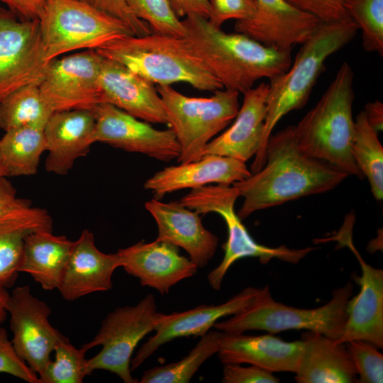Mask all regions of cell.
<instances>
[{
  "label": "cell",
  "mask_w": 383,
  "mask_h": 383,
  "mask_svg": "<svg viewBox=\"0 0 383 383\" xmlns=\"http://www.w3.org/2000/svg\"><path fill=\"white\" fill-rule=\"evenodd\" d=\"M348 176L325 162L304 155L296 143L294 126L287 127L268 138L264 166L233 184L243 198L237 214L244 220L257 211L328 192Z\"/></svg>",
  "instance_id": "6da1fadb"
},
{
  "label": "cell",
  "mask_w": 383,
  "mask_h": 383,
  "mask_svg": "<svg viewBox=\"0 0 383 383\" xmlns=\"http://www.w3.org/2000/svg\"><path fill=\"white\" fill-rule=\"evenodd\" d=\"M182 21L184 38L224 89L243 94L257 80L270 79L292 65L289 50L266 46L243 33H227L197 15Z\"/></svg>",
  "instance_id": "7a4b0ae2"
},
{
  "label": "cell",
  "mask_w": 383,
  "mask_h": 383,
  "mask_svg": "<svg viewBox=\"0 0 383 383\" xmlns=\"http://www.w3.org/2000/svg\"><path fill=\"white\" fill-rule=\"evenodd\" d=\"M357 30L352 18L322 22L301 44L289 70L270 79L262 140L250 166L252 174L265 165L267 140L276 125L288 113L305 106L327 59L349 43Z\"/></svg>",
  "instance_id": "3957f363"
},
{
  "label": "cell",
  "mask_w": 383,
  "mask_h": 383,
  "mask_svg": "<svg viewBox=\"0 0 383 383\" xmlns=\"http://www.w3.org/2000/svg\"><path fill=\"white\" fill-rule=\"evenodd\" d=\"M354 72L344 62L318 102L294 126L299 149L348 175L364 177L353 157Z\"/></svg>",
  "instance_id": "277c9868"
},
{
  "label": "cell",
  "mask_w": 383,
  "mask_h": 383,
  "mask_svg": "<svg viewBox=\"0 0 383 383\" xmlns=\"http://www.w3.org/2000/svg\"><path fill=\"white\" fill-rule=\"evenodd\" d=\"M95 50L157 86L182 82L201 91L223 89L185 38L153 33L128 35Z\"/></svg>",
  "instance_id": "5b68a950"
},
{
  "label": "cell",
  "mask_w": 383,
  "mask_h": 383,
  "mask_svg": "<svg viewBox=\"0 0 383 383\" xmlns=\"http://www.w3.org/2000/svg\"><path fill=\"white\" fill-rule=\"evenodd\" d=\"M353 284L348 282L334 289L332 299L315 309H299L276 301L268 286L246 307L232 317L217 321L213 328L228 333L247 331H265L272 334L287 330H306L338 339L343 332L348 318V308L353 294Z\"/></svg>",
  "instance_id": "8992f818"
},
{
  "label": "cell",
  "mask_w": 383,
  "mask_h": 383,
  "mask_svg": "<svg viewBox=\"0 0 383 383\" xmlns=\"http://www.w3.org/2000/svg\"><path fill=\"white\" fill-rule=\"evenodd\" d=\"M44 59L134 35L121 19L79 0H45L38 18Z\"/></svg>",
  "instance_id": "52a82bcc"
},
{
  "label": "cell",
  "mask_w": 383,
  "mask_h": 383,
  "mask_svg": "<svg viewBox=\"0 0 383 383\" xmlns=\"http://www.w3.org/2000/svg\"><path fill=\"white\" fill-rule=\"evenodd\" d=\"M238 197V192L233 184H208L192 189L179 200L184 206L199 214L216 213L220 215L226 224L228 239L223 245V258L207 277L209 284L215 290L220 289L229 268L241 258L256 257L262 264L276 258L295 264L316 249L311 247L292 249L284 245L270 248L257 243L235 211L234 206Z\"/></svg>",
  "instance_id": "ba28073f"
},
{
  "label": "cell",
  "mask_w": 383,
  "mask_h": 383,
  "mask_svg": "<svg viewBox=\"0 0 383 383\" xmlns=\"http://www.w3.org/2000/svg\"><path fill=\"white\" fill-rule=\"evenodd\" d=\"M157 90L180 146L179 163L199 160L206 144L235 119L240 109V93L224 88L209 97L187 96L171 86H157Z\"/></svg>",
  "instance_id": "9c48e42d"
},
{
  "label": "cell",
  "mask_w": 383,
  "mask_h": 383,
  "mask_svg": "<svg viewBox=\"0 0 383 383\" xmlns=\"http://www.w3.org/2000/svg\"><path fill=\"white\" fill-rule=\"evenodd\" d=\"M162 316L151 294L134 306L118 307L109 313L95 337L80 348L87 352L101 346L99 353L87 359V374L104 370L116 374L125 383L138 382L131 375L132 355L139 342L155 331Z\"/></svg>",
  "instance_id": "30bf717a"
},
{
  "label": "cell",
  "mask_w": 383,
  "mask_h": 383,
  "mask_svg": "<svg viewBox=\"0 0 383 383\" xmlns=\"http://www.w3.org/2000/svg\"><path fill=\"white\" fill-rule=\"evenodd\" d=\"M49 62L44 59L38 19L21 20L0 7V102L24 86L40 85Z\"/></svg>",
  "instance_id": "8fae6325"
},
{
  "label": "cell",
  "mask_w": 383,
  "mask_h": 383,
  "mask_svg": "<svg viewBox=\"0 0 383 383\" xmlns=\"http://www.w3.org/2000/svg\"><path fill=\"white\" fill-rule=\"evenodd\" d=\"M6 309L10 314L14 350L38 376L51 360L56 345L66 337L50 324V308L34 296L28 286L15 288Z\"/></svg>",
  "instance_id": "7c38bea8"
},
{
  "label": "cell",
  "mask_w": 383,
  "mask_h": 383,
  "mask_svg": "<svg viewBox=\"0 0 383 383\" xmlns=\"http://www.w3.org/2000/svg\"><path fill=\"white\" fill-rule=\"evenodd\" d=\"M101 62L102 57L95 50L50 61L39 88L51 109L93 110L99 104Z\"/></svg>",
  "instance_id": "4fadbf2b"
},
{
  "label": "cell",
  "mask_w": 383,
  "mask_h": 383,
  "mask_svg": "<svg viewBox=\"0 0 383 383\" xmlns=\"http://www.w3.org/2000/svg\"><path fill=\"white\" fill-rule=\"evenodd\" d=\"M93 111L96 142L162 162L179 157L180 146L170 128L156 129L109 104L99 103Z\"/></svg>",
  "instance_id": "5bb4252c"
},
{
  "label": "cell",
  "mask_w": 383,
  "mask_h": 383,
  "mask_svg": "<svg viewBox=\"0 0 383 383\" xmlns=\"http://www.w3.org/2000/svg\"><path fill=\"white\" fill-rule=\"evenodd\" d=\"M352 227L353 225L348 231L347 226L344 225L342 232L333 239L347 245L357 257L362 272L357 279L360 290L356 296L350 300L343 332L335 342L347 343L350 340H361L377 348H382L383 270L367 264L361 257L353 244Z\"/></svg>",
  "instance_id": "9a60e30c"
},
{
  "label": "cell",
  "mask_w": 383,
  "mask_h": 383,
  "mask_svg": "<svg viewBox=\"0 0 383 383\" xmlns=\"http://www.w3.org/2000/svg\"><path fill=\"white\" fill-rule=\"evenodd\" d=\"M321 23L284 0H256L253 16L236 21L235 30L266 46L292 50L294 45L305 42Z\"/></svg>",
  "instance_id": "2e32d148"
},
{
  "label": "cell",
  "mask_w": 383,
  "mask_h": 383,
  "mask_svg": "<svg viewBox=\"0 0 383 383\" xmlns=\"http://www.w3.org/2000/svg\"><path fill=\"white\" fill-rule=\"evenodd\" d=\"M117 252L128 274L162 295L179 282L194 276L198 270L189 257L179 254L177 246L156 239L150 243L140 241Z\"/></svg>",
  "instance_id": "e0dca14e"
},
{
  "label": "cell",
  "mask_w": 383,
  "mask_h": 383,
  "mask_svg": "<svg viewBox=\"0 0 383 383\" xmlns=\"http://www.w3.org/2000/svg\"><path fill=\"white\" fill-rule=\"evenodd\" d=\"M260 289L247 287L219 305H201L194 309L164 314L155 334L143 343L131 361V370H136L162 345L173 339L202 336L221 318L237 313L250 304Z\"/></svg>",
  "instance_id": "ac0fdd59"
},
{
  "label": "cell",
  "mask_w": 383,
  "mask_h": 383,
  "mask_svg": "<svg viewBox=\"0 0 383 383\" xmlns=\"http://www.w3.org/2000/svg\"><path fill=\"white\" fill-rule=\"evenodd\" d=\"M99 91V103L111 104L150 123L167 125L163 103L154 84L103 57Z\"/></svg>",
  "instance_id": "d6986e66"
},
{
  "label": "cell",
  "mask_w": 383,
  "mask_h": 383,
  "mask_svg": "<svg viewBox=\"0 0 383 383\" xmlns=\"http://www.w3.org/2000/svg\"><path fill=\"white\" fill-rule=\"evenodd\" d=\"M157 226L156 240L184 249L198 268L206 267L213 257L218 237L207 230L200 214L179 201L162 202L155 198L145 203Z\"/></svg>",
  "instance_id": "ffe728a7"
},
{
  "label": "cell",
  "mask_w": 383,
  "mask_h": 383,
  "mask_svg": "<svg viewBox=\"0 0 383 383\" xmlns=\"http://www.w3.org/2000/svg\"><path fill=\"white\" fill-rule=\"evenodd\" d=\"M252 174L245 162L237 159L208 155L200 159L164 167L144 183L154 198L184 189H195L211 184L232 185Z\"/></svg>",
  "instance_id": "44dd1931"
},
{
  "label": "cell",
  "mask_w": 383,
  "mask_h": 383,
  "mask_svg": "<svg viewBox=\"0 0 383 383\" xmlns=\"http://www.w3.org/2000/svg\"><path fill=\"white\" fill-rule=\"evenodd\" d=\"M120 267L121 259L118 252L106 254L100 251L93 233L84 229L73 241L58 290L69 301L94 292L110 290L113 274Z\"/></svg>",
  "instance_id": "7402d4cb"
},
{
  "label": "cell",
  "mask_w": 383,
  "mask_h": 383,
  "mask_svg": "<svg viewBox=\"0 0 383 383\" xmlns=\"http://www.w3.org/2000/svg\"><path fill=\"white\" fill-rule=\"evenodd\" d=\"M93 110L55 111L44 128L47 172L66 175L76 160L86 156L96 143Z\"/></svg>",
  "instance_id": "603a6c76"
},
{
  "label": "cell",
  "mask_w": 383,
  "mask_h": 383,
  "mask_svg": "<svg viewBox=\"0 0 383 383\" xmlns=\"http://www.w3.org/2000/svg\"><path fill=\"white\" fill-rule=\"evenodd\" d=\"M268 87V84L260 83L243 93V104L234 122L206 144L200 158L216 155L246 162L256 155L264 133Z\"/></svg>",
  "instance_id": "cb8c5ba5"
},
{
  "label": "cell",
  "mask_w": 383,
  "mask_h": 383,
  "mask_svg": "<svg viewBox=\"0 0 383 383\" xmlns=\"http://www.w3.org/2000/svg\"><path fill=\"white\" fill-rule=\"evenodd\" d=\"M304 341L286 342L272 335H248L222 331L218 353L223 364L248 363L271 372H295Z\"/></svg>",
  "instance_id": "d4e9b609"
},
{
  "label": "cell",
  "mask_w": 383,
  "mask_h": 383,
  "mask_svg": "<svg viewBox=\"0 0 383 383\" xmlns=\"http://www.w3.org/2000/svg\"><path fill=\"white\" fill-rule=\"evenodd\" d=\"M304 347L295 371L299 383H351L357 372L346 343L322 333L307 331L301 336Z\"/></svg>",
  "instance_id": "484cf974"
},
{
  "label": "cell",
  "mask_w": 383,
  "mask_h": 383,
  "mask_svg": "<svg viewBox=\"0 0 383 383\" xmlns=\"http://www.w3.org/2000/svg\"><path fill=\"white\" fill-rule=\"evenodd\" d=\"M40 230L52 231V219L30 200L0 216V292L17 278L26 237Z\"/></svg>",
  "instance_id": "4316f807"
},
{
  "label": "cell",
  "mask_w": 383,
  "mask_h": 383,
  "mask_svg": "<svg viewBox=\"0 0 383 383\" xmlns=\"http://www.w3.org/2000/svg\"><path fill=\"white\" fill-rule=\"evenodd\" d=\"M72 245L66 236L50 231L33 232L24 240L18 272L29 274L45 290L58 289Z\"/></svg>",
  "instance_id": "83f0119b"
},
{
  "label": "cell",
  "mask_w": 383,
  "mask_h": 383,
  "mask_svg": "<svg viewBox=\"0 0 383 383\" xmlns=\"http://www.w3.org/2000/svg\"><path fill=\"white\" fill-rule=\"evenodd\" d=\"M0 149L6 177L33 175L46 151L44 128L21 127L5 131Z\"/></svg>",
  "instance_id": "f1b7e54d"
},
{
  "label": "cell",
  "mask_w": 383,
  "mask_h": 383,
  "mask_svg": "<svg viewBox=\"0 0 383 383\" xmlns=\"http://www.w3.org/2000/svg\"><path fill=\"white\" fill-rule=\"evenodd\" d=\"M53 111L43 99L39 85L24 86L0 102V129L44 128Z\"/></svg>",
  "instance_id": "f546056e"
},
{
  "label": "cell",
  "mask_w": 383,
  "mask_h": 383,
  "mask_svg": "<svg viewBox=\"0 0 383 383\" xmlns=\"http://www.w3.org/2000/svg\"><path fill=\"white\" fill-rule=\"evenodd\" d=\"M351 152L358 169L366 177L374 199H383V147L377 133L368 123L364 111L356 116Z\"/></svg>",
  "instance_id": "4dcf8cb0"
},
{
  "label": "cell",
  "mask_w": 383,
  "mask_h": 383,
  "mask_svg": "<svg viewBox=\"0 0 383 383\" xmlns=\"http://www.w3.org/2000/svg\"><path fill=\"white\" fill-rule=\"evenodd\" d=\"M222 331H209L181 360L157 366L144 372L141 383H187L200 366L220 348Z\"/></svg>",
  "instance_id": "1f68e13d"
},
{
  "label": "cell",
  "mask_w": 383,
  "mask_h": 383,
  "mask_svg": "<svg viewBox=\"0 0 383 383\" xmlns=\"http://www.w3.org/2000/svg\"><path fill=\"white\" fill-rule=\"evenodd\" d=\"M55 359L50 360L38 375L41 383H82L86 376V352L76 348L65 338L55 347Z\"/></svg>",
  "instance_id": "d6a6232c"
},
{
  "label": "cell",
  "mask_w": 383,
  "mask_h": 383,
  "mask_svg": "<svg viewBox=\"0 0 383 383\" xmlns=\"http://www.w3.org/2000/svg\"><path fill=\"white\" fill-rule=\"evenodd\" d=\"M347 13L362 32L365 51L383 55V0H343Z\"/></svg>",
  "instance_id": "836d02e7"
},
{
  "label": "cell",
  "mask_w": 383,
  "mask_h": 383,
  "mask_svg": "<svg viewBox=\"0 0 383 383\" xmlns=\"http://www.w3.org/2000/svg\"><path fill=\"white\" fill-rule=\"evenodd\" d=\"M134 16L145 22L152 33L184 38L182 21L173 11L168 0H125Z\"/></svg>",
  "instance_id": "e575fe53"
},
{
  "label": "cell",
  "mask_w": 383,
  "mask_h": 383,
  "mask_svg": "<svg viewBox=\"0 0 383 383\" xmlns=\"http://www.w3.org/2000/svg\"><path fill=\"white\" fill-rule=\"evenodd\" d=\"M357 374L358 382L382 383L383 382V355L377 348L361 340L346 343Z\"/></svg>",
  "instance_id": "d590c367"
},
{
  "label": "cell",
  "mask_w": 383,
  "mask_h": 383,
  "mask_svg": "<svg viewBox=\"0 0 383 383\" xmlns=\"http://www.w3.org/2000/svg\"><path fill=\"white\" fill-rule=\"evenodd\" d=\"M209 21L221 28L227 21L250 19L255 11L256 0H209Z\"/></svg>",
  "instance_id": "8d00e7d4"
},
{
  "label": "cell",
  "mask_w": 383,
  "mask_h": 383,
  "mask_svg": "<svg viewBox=\"0 0 383 383\" xmlns=\"http://www.w3.org/2000/svg\"><path fill=\"white\" fill-rule=\"evenodd\" d=\"M0 372L28 383H41L38 374L16 354L6 330L0 326Z\"/></svg>",
  "instance_id": "74e56055"
},
{
  "label": "cell",
  "mask_w": 383,
  "mask_h": 383,
  "mask_svg": "<svg viewBox=\"0 0 383 383\" xmlns=\"http://www.w3.org/2000/svg\"><path fill=\"white\" fill-rule=\"evenodd\" d=\"M292 6L331 23L351 18L343 6V0H284Z\"/></svg>",
  "instance_id": "f35d334b"
},
{
  "label": "cell",
  "mask_w": 383,
  "mask_h": 383,
  "mask_svg": "<svg viewBox=\"0 0 383 383\" xmlns=\"http://www.w3.org/2000/svg\"><path fill=\"white\" fill-rule=\"evenodd\" d=\"M123 21L134 35L143 36L152 33L149 26L136 18L125 0H79Z\"/></svg>",
  "instance_id": "ab89813d"
},
{
  "label": "cell",
  "mask_w": 383,
  "mask_h": 383,
  "mask_svg": "<svg viewBox=\"0 0 383 383\" xmlns=\"http://www.w3.org/2000/svg\"><path fill=\"white\" fill-rule=\"evenodd\" d=\"M223 383H277L279 379L272 372L251 365L242 367L240 364H226L223 366Z\"/></svg>",
  "instance_id": "60d3db41"
},
{
  "label": "cell",
  "mask_w": 383,
  "mask_h": 383,
  "mask_svg": "<svg viewBox=\"0 0 383 383\" xmlns=\"http://www.w3.org/2000/svg\"><path fill=\"white\" fill-rule=\"evenodd\" d=\"M45 0H0L21 20L38 19Z\"/></svg>",
  "instance_id": "b9f144b4"
},
{
  "label": "cell",
  "mask_w": 383,
  "mask_h": 383,
  "mask_svg": "<svg viewBox=\"0 0 383 383\" xmlns=\"http://www.w3.org/2000/svg\"><path fill=\"white\" fill-rule=\"evenodd\" d=\"M176 14L179 17L197 15L209 18L210 13L209 0H168Z\"/></svg>",
  "instance_id": "7bdbcfd3"
},
{
  "label": "cell",
  "mask_w": 383,
  "mask_h": 383,
  "mask_svg": "<svg viewBox=\"0 0 383 383\" xmlns=\"http://www.w3.org/2000/svg\"><path fill=\"white\" fill-rule=\"evenodd\" d=\"M29 200L18 198L16 190L6 177H0V216L20 206Z\"/></svg>",
  "instance_id": "ee69618b"
},
{
  "label": "cell",
  "mask_w": 383,
  "mask_h": 383,
  "mask_svg": "<svg viewBox=\"0 0 383 383\" xmlns=\"http://www.w3.org/2000/svg\"><path fill=\"white\" fill-rule=\"evenodd\" d=\"M366 119L370 126L377 132L383 128V104L376 100L368 102L364 110Z\"/></svg>",
  "instance_id": "f6af8a7d"
},
{
  "label": "cell",
  "mask_w": 383,
  "mask_h": 383,
  "mask_svg": "<svg viewBox=\"0 0 383 383\" xmlns=\"http://www.w3.org/2000/svg\"><path fill=\"white\" fill-rule=\"evenodd\" d=\"M9 294L6 290L0 292V326L6 318L7 311L6 309Z\"/></svg>",
  "instance_id": "bcb514c9"
},
{
  "label": "cell",
  "mask_w": 383,
  "mask_h": 383,
  "mask_svg": "<svg viewBox=\"0 0 383 383\" xmlns=\"http://www.w3.org/2000/svg\"><path fill=\"white\" fill-rule=\"evenodd\" d=\"M0 177H6L5 171H4L3 162H2L1 149H0Z\"/></svg>",
  "instance_id": "7dc6e473"
}]
</instances>
